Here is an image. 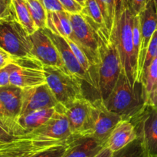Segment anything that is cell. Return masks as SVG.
I'll return each mask as SVG.
<instances>
[{
	"label": "cell",
	"mask_w": 157,
	"mask_h": 157,
	"mask_svg": "<svg viewBox=\"0 0 157 157\" xmlns=\"http://www.w3.org/2000/svg\"><path fill=\"white\" fill-rule=\"evenodd\" d=\"M0 101L6 116L18 123L22 107V88L12 84L0 87Z\"/></svg>",
	"instance_id": "obj_18"
},
{
	"label": "cell",
	"mask_w": 157,
	"mask_h": 157,
	"mask_svg": "<svg viewBox=\"0 0 157 157\" xmlns=\"http://www.w3.org/2000/svg\"><path fill=\"white\" fill-rule=\"evenodd\" d=\"M46 83L59 104L67 105L84 98L82 81L56 67H43Z\"/></svg>",
	"instance_id": "obj_4"
},
{
	"label": "cell",
	"mask_w": 157,
	"mask_h": 157,
	"mask_svg": "<svg viewBox=\"0 0 157 157\" xmlns=\"http://www.w3.org/2000/svg\"><path fill=\"white\" fill-rule=\"evenodd\" d=\"M140 19L141 46L138 60L137 82H140L141 71L145 61L148 46L157 29V6L154 0H148L144 10L139 14Z\"/></svg>",
	"instance_id": "obj_13"
},
{
	"label": "cell",
	"mask_w": 157,
	"mask_h": 157,
	"mask_svg": "<svg viewBox=\"0 0 157 157\" xmlns=\"http://www.w3.org/2000/svg\"><path fill=\"white\" fill-rule=\"evenodd\" d=\"M148 0H130L129 2V8L136 16L138 15L145 8Z\"/></svg>",
	"instance_id": "obj_33"
},
{
	"label": "cell",
	"mask_w": 157,
	"mask_h": 157,
	"mask_svg": "<svg viewBox=\"0 0 157 157\" xmlns=\"http://www.w3.org/2000/svg\"><path fill=\"white\" fill-rule=\"evenodd\" d=\"M73 28V41L84 52L98 72L100 64L99 36L81 13L70 14Z\"/></svg>",
	"instance_id": "obj_7"
},
{
	"label": "cell",
	"mask_w": 157,
	"mask_h": 157,
	"mask_svg": "<svg viewBox=\"0 0 157 157\" xmlns=\"http://www.w3.org/2000/svg\"><path fill=\"white\" fill-rule=\"evenodd\" d=\"M32 19L36 27L44 29L47 27L48 12L41 0H26Z\"/></svg>",
	"instance_id": "obj_24"
},
{
	"label": "cell",
	"mask_w": 157,
	"mask_h": 157,
	"mask_svg": "<svg viewBox=\"0 0 157 157\" xmlns=\"http://www.w3.org/2000/svg\"><path fill=\"white\" fill-rule=\"evenodd\" d=\"M93 104L94 137L105 144L117 124L122 118L116 113L110 111L104 104L102 98H98L92 101Z\"/></svg>",
	"instance_id": "obj_14"
},
{
	"label": "cell",
	"mask_w": 157,
	"mask_h": 157,
	"mask_svg": "<svg viewBox=\"0 0 157 157\" xmlns=\"http://www.w3.org/2000/svg\"><path fill=\"white\" fill-rule=\"evenodd\" d=\"M47 12H61L65 11L58 0H41Z\"/></svg>",
	"instance_id": "obj_34"
},
{
	"label": "cell",
	"mask_w": 157,
	"mask_h": 157,
	"mask_svg": "<svg viewBox=\"0 0 157 157\" xmlns=\"http://www.w3.org/2000/svg\"><path fill=\"white\" fill-rule=\"evenodd\" d=\"M17 19L12 0H0V21Z\"/></svg>",
	"instance_id": "obj_30"
},
{
	"label": "cell",
	"mask_w": 157,
	"mask_h": 157,
	"mask_svg": "<svg viewBox=\"0 0 157 157\" xmlns=\"http://www.w3.org/2000/svg\"><path fill=\"white\" fill-rule=\"evenodd\" d=\"M31 133L55 140H67L72 136V133L62 104L58 103L55 106V111L52 117Z\"/></svg>",
	"instance_id": "obj_15"
},
{
	"label": "cell",
	"mask_w": 157,
	"mask_h": 157,
	"mask_svg": "<svg viewBox=\"0 0 157 157\" xmlns=\"http://www.w3.org/2000/svg\"><path fill=\"white\" fill-rule=\"evenodd\" d=\"M0 124L2 127H4L12 136H18L26 134L23 131V130L21 129V127H20L18 123L11 121L6 116L4 107H3L1 101H0Z\"/></svg>",
	"instance_id": "obj_28"
},
{
	"label": "cell",
	"mask_w": 157,
	"mask_h": 157,
	"mask_svg": "<svg viewBox=\"0 0 157 157\" xmlns=\"http://www.w3.org/2000/svg\"><path fill=\"white\" fill-rule=\"evenodd\" d=\"M156 58H157V29L156 30V32H154V34H153V37H152L151 40H150V44H149L148 46L147 55H146L145 61H144L142 71H141L140 82L141 81L143 76H144V74L146 73V71H147V68H148V67L150 66V64H151L152 61H153Z\"/></svg>",
	"instance_id": "obj_29"
},
{
	"label": "cell",
	"mask_w": 157,
	"mask_h": 157,
	"mask_svg": "<svg viewBox=\"0 0 157 157\" xmlns=\"http://www.w3.org/2000/svg\"><path fill=\"white\" fill-rule=\"evenodd\" d=\"M14 138H15V137H14ZM14 138H7V137H5V136H0V144H1V143H3V142H6V141L11 140L14 139Z\"/></svg>",
	"instance_id": "obj_40"
},
{
	"label": "cell",
	"mask_w": 157,
	"mask_h": 157,
	"mask_svg": "<svg viewBox=\"0 0 157 157\" xmlns=\"http://www.w3.org/2000/svg\"><path fill=\"white\" fill-rule=\"evenodd\" d=\"M140 82L146 104L155 107L157 103V58L150 64Z\"/></svg>",
	"instance_id": "obj_22"
},
{
	"label": "cell",
	"mask_w": 157,
	"mask_h": 157,
	"mask_svg": "<svg viewBox=\"0 0 157 157\" xmlns=\"http://www.w3.org/2000/svg\"><path fill=\"white\" fill-rule=\"evenodd\" d=\"M63 105V104H62ZM72 135L93 136V104L85 98L76 100L67 105H63Z\"/></svg>",
	"instance_id": "obj_9"
},
{
	"label": "cell",
	"mask_w": 157,
	"mask_h": 157,
	"mask_svg": "<svg viewBox=\"0 0 157 157\" xmlns=\"http://www.w3.org/2000/svg\"><path fill=\"white\" fill-rule=\"evenodd\" d=\"M43 30L50 37L55 45L58 48V52L61 55V59H62L67 71L78 78V79L88 84L91 87L98 90V85H97V83L95 82L94 79L93 78L92 75L88 73L80 64L75 55L74 54L73 51L71 48L67 39L61 35H57V34L52 32L48 28H45Z\"/></svg>",
	"instance_id": "obj_11"
},
{
	"label": "cell",
	"mask_w": 157,
	"mask_h": 157,
	"mask_svg": "<svg viewBox=\"0 0 157 157\" xmlns=\"http://www.w3.org/2000/svg\"><path fill=\"white\" fill-rule=\"evenodd\" d=\"M104 145L94 136L73 135L64 157H94Z\"/></svg>",
	"instance_id": "obj_16"
},
{
	"label": "cell",
	"mask_w": 157,
	"mask_h": 157,
	"mask_svg": "<svg viewBox=\"0 0 157 157\" xmlns=\"http://www.w3.org/2000/svg\"><path fill=\"white\" fill-rule=\"evenodd\" d=\"M112 157H148L142 140L139 137L124 148L113 152Z\"/></svg>",
	"instance_id": "obj_25"
},
{
	"label": "cell",
	"mask_w": 157,
	"mask_h": 157,
	"mask_svg": "<svg viewBox=\"0 0 157 157\" xmlns=\"http://www.w3.org/2000/svg\"><path fill=\"white\" fill-rule=\"evenodd\" d=\"M66 12L70 14L81 13L83 6L76 0H58Z\"/></svg>",
	"instance_id": "obj_32"
},
{
	"label": "cell",
	"mask_w": 157,
	"mask_h": 157,
	"mask_svg": "<svg viewBox=\"0 0 157 157\" xmlns=\"http://www.w3.org/2000/svg\"><path fill=\"white\" fill-rule=\"evenodd\" d=\"M155 1V2H156V6H157V0H154Z\"/></svg>",
	"instance_id": "obj_42"
},
{
	"label": "cell",
	"mask_w": 157,
	"mask_h": 157,
	"mask_svg": "<svg viewBox=\"0 0 157 157\" xmlns=\"http://www.w3.org/2000/svg\"><path fill=\"white\" fill-rule=\"evenodd\" d=\"M155 107H157V103H156V106H155Z\"/></svg>",
	"instance_id": "obj_43"
},
{
	"label": "cell",
	"mask_w": 157,
	"mask_h": 157,
	"mask_svg": "<svg viewBox=\"0 0 157 157\" xmlns=\"http://www.w3.org/2000/svg\"><path fill=\"white\" fill-rule=\"evenodd\" d=\"M52 32L69 40L73 39V28L70 13L66 11L48 12L47 27Z\"/></svg>",
	"instance_id": "obj_19"
},
{
	"label": "cell",
	"mask_w": 157,
	"mask_h": 157,
	"mask_svg": "<svg viewBox=\"0 0 157 157\" xmlns=\"http://www.w3.org/2000/svg\"><path fill=\"white\" fill-rule=\"evenodd\" d=\"M58 104L55 95L46 84L22 89V107L20 116L36 110L55 107Z\"/></svg>",
	"instance_id": "obj_12"
},
{
	"label": "cell",
	"mask_w": 157,
	"mask_h": 157,
	"mask_svg": "<svg viewBox=\"0 0 157 157\" xmlns=\"http://www.w3.org/2000/svg\"><path fill=\"white\" fill-rule=\"evenodd\" d=\"M137 138L136 129L130 120H121L110 133L105 144L112 152L124 148Z\"/></svg>",
	"instance_id": "obj_17"
},
{
	"label": "cell",
	"mask_w": 157,
	"mask_h": 157,
	"mask_svg": "<svg viewBox=\"0 0 157 157\" xmlns=\"http://www.w3.org/2000/svg\"><path fill=\"white\" fill-rule=\"evenodd\" d=\"M76 1L78 2L79 3V4H81V6H84V2H85V0H76Z\"/></svg>",
	"instance_id": "obj_41"
},
{
	"label": "cell",
	"mask_w": 157,
	"mask_h": 157,
	"mask_svg": "<svg viewBox=\"0 0 157 157\" xmlns=\"http://www.w3.org/2000/svg\"><path fill=\"white\" fill-rule=\"evenodd\" d=\"M115 4V9H116V21L119 18L120 15L123 12L122 2L123 0H113Z\"/></svg>",
	"instance_id": "obj_37"
},
{
	"label": "cell",
	"mask_w": 157,
	"mask_h": 157,
	"mask_svg": "<svg viewBox=\"0 0 157 157\" xmlns=\"http://www.w3.org/2000/svg\"><path fill=\"white\" fill-rule=\"evenodd\" d=\"M99 36L100 64L98 67V90L106 100L111 94L122 71V64L114 41L102 32Z\"/></svg>",
	"instance_id": "obj_3"
},
{
	"label": "cell",
	"mask_w": 157,
	"mask_h": 157,
	"mask_svg": "<svg viewBox=\"0 0 157 157\" xmlns=\"http://www.w3.org/2000/svg\"><path fill=\"white\" fill-rule=\"evenodd\" d=\"M18 64L13 62L10 63L0 70V87L10 84V75L14 70L18 67Z\"/></svg>",
	"instance_id": "obj_31"
},
{
	"label": "cell",
	"mask_w": 157,
	"mask_h": 157,
	"mask_svg": "<svg viewBox=\"0 0 157 157\" xmlns=\"http://www.w3.org/2000/svg\"><path fill=\"white\" fill-rule=\"evenodd\" d=\"M14 57L0 48V70L10 63L13 62Z\"/></svg>",
	"instance_id": "obj_35"
},
{
	"label": "cell",
	"mask_w": 157,
	"mask_h": 157,
	"mask_svg": "<svg viewBox=\"0 0 157 157\" xmlns=\"http://www.w3.org/2000/svg\"><path fill=\"white\" fill-rule=\"evenodd\" d=\"M0 136H5V137H7V138L16 137V136H12V135L11 134V133H9V132L8 131V130H6L4 127H2L1 124H0Z\"/></svg>",
	"instance_id": "obj_38"
},
{
	"label": "cell",
	"mask_w": 157,
	"mask_h": 157,
	"mask_svg": "<svg viewBox=\"0 0 157 157\" xmlns=\"http://www.w3.org/2000/svg\"><path fill=\"white\" fill-rule=\"evenodd\" d=\"M129 2H130V0H123V2H122L123 10L127 9V8H129Z\"/></svg>",
	"instance_id": "obj_39"
},
{
	"label": "cell",
	"mask_w": 157,
	"mask_h": 157,
	"mask_svg": "<svg viewBox=\"0 0 157 157\" xmlns=\"http://www.w3.org/2000/svg\"><path fill=\"white\" fill-rule=\"evenodd\" d=\"M81 14L97 32H102L110 38L102 12L96 0H85Z\"/></svg>",
	"instance_id": "obj_20"
},
{
	"label": "cell",
	"mask_w": 157,
	"mask_h": 157,
	"mask_svg": "<svg viewBox=\"0 0 157 157\" xmlns=\"http://www.w3.org/2000/svg\"><path fill=\"white\" fill-rule=\"evenodd\" d=\"M30 39L32 43V55L40 61L43 65L56 67L64 71L68 72L58 48L43 29H37L30 35Z\"/></svg>",
	"instance_id": "obj_10"
},
{
	"label": "cell",
	"mask_w": 157,
	"mask_h": 157,
	"mask_svg": "<svg viewBox=\"0 0 157 157\" xmlns=\"http://www.w3.org/2000/svg\"><path fill=\"white\" fill-rule=\"evenodd\" d=\"M102 12L106 26L109 34L111 35L112 30L116 21V9L113 0H96Z\"/></svg>",
	"instance_id": "obj_26"
},
{
	"label": "cell",
	"mask_w": 157,
	"mask_h": 157,
	"mask_svg": "<svg viewBox=\"0 0 157 157\" xmlns=\"http://www.w3.org/2000/svg\"><path fill=\"white\" fill-rule=\"evenodd\" d=\"M136 129L137 137L142 140L148 157H157V107L146 104L130 119Z\"/></svg>",
	"instance_id": "obj_8"
},
{
	"label": "cell",
	"mask_w": 157,
	"mask_h": 157,
	"mask_svg": "<svg viewBox=\"0 0 157 157\" xmlns=\"http://www.w3.org/2000/svg\"><path fill=\"white\" fill-rule=\"evenodd\" d=\"M72 136L65 143L57 144V145H54L48 148L44 149L30 157H64L69 147V143H70Z\"/></svg>",
	"instance_id": "obj_27"
},
{
	"label": "cell",
	"mask_w": 157,
	"mask_h": 157,
	"mask_svg": "<svg viewBox=\"0 0 157 157\" xmlns=\"http://www.w3.org/2000/svg\"><path fill=\"white\" fill-rule=\"evenodd\" d=\"M135 15L130 8L124 9L119 18L115 21L110 38L117 48L124 71L131 87L137 82L138 62L134 54L133 42V24Z\"/></svg>",
	"instance_id": "obj_1"
},
{
	"label": "cell",
	"mask_w": 157,
	"mask_h": 157,
	"mask_svg": "<svg viewBox=\"0 0 157 157\" xmlns=\"http://www.w3.org/2000/svg\"><path fill=\"white\" fill-rule=\"evenodd\" d=\"M113 152L107 147H104L94 157H112Z\"/></svg>",
	"instance_id": "obj_36"
},
{
	"label": "cell",
	"mask_w": 157,
	"mask_h": 157,
	"mask_svg": "<svg viewBox=\"0 0 157 157\" xmlns=\"http://www.w3.org/2000/svg\"><path fill=\"white\" fill-rule=\"evenodd\" d=\"M14 9H15V15L18 22L25 28L29 35L35 32L38 28L35 25L32 15L30 13L29 7H28L26 0H12Z\"/></svg>",
	"instance_id": "obj_23"
},
{
	"label": "cell",
	"mask_w": 157,
	"mask_h": 157,
	"mask_svg": "<svg viewBox=\"0 0 157 157\" xmlns=\"http://www.w3.org/2000/svg\"><path fill=\"white\" fill-rule=\"evenodd\" d=\"M104 103L110 111L117 114L122 120L131 119L147 104L142 84L136 82L133 88L124 70L121 71L113 91Z\"/></svg>",
	"instance_id": "obj_2"
},
{
	"label": "cell",
	"mask_w": 157,
	"mask_h": 157,
	"mask_svg": "<svg viewBox=\"0 0 157 157\" xmlns=\"http://www.w3.org/2000/svg\"><path fill=\"white\" fill-rule=\"evenodd\" d=\"M66 141L55 140L33 133H28L1 143L0 157H30L41 150Z\"/></svg>",
	"instance_id": "obj_6"
},
{
	"label": "cell",
	"mask_w": 157,
	"mask_h": 157,
	"mask_svg": "<svg viewBox=\"0 0 157 157\" xmlns=\"http://www.w3.org/2000/svg\"><path fill=\"white\" fill-rule=\"evenodd\" d=\"M0 48L15 58H35L30 35L17 19L0 21Z\"/></svg>",
	"instance_id": "obj_5"
},
{
	"label": "cell",
	"mask_w": 157,
	"mask_h": 157,
	"mask_svg": "<svg viewBox=\"0 0 157 157\" xmlns=\"http://www.w3.org/2000/svg\"><path fill=\"white\" fill-rule=\"evenodd\" d=\"M55 111V107L44 110H36L26 115L19 116L17 122L25 133L28 134L45 124L52 117Z\"/></svg>",
	"instance_id": "obj_21"
},
{
	"label": "cell",
	"mask_w": 157,
	"mask_h": 157,
	"mask_svg": "<svg viewBox=\"0 0 157 157\" xmlns=\"http://www.w3.org/2000/svg\"></svg>",
	"instance_id": "obj_44"
}]
</instances>
